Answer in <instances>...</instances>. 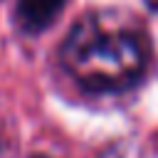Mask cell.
<instances>
[{
  "label": "cell",
  "mask_w": 158,
  "mask_h": 158,
  "mask_svg": "<svg viewBox=\"0 0 158 158\" xmlns=\"http://www.w3.org/2000/svg\"><path fill=\"white\" fill-rule=\"evenodd\" d=\"M59 59L84 89L123 91L143 77L148 42L143 32L118 12H89L67 32Z\"/></svg>",
  "instance_id": "6da1fadb"
},
{
  "label": "cell",
  "mask_w": 158,
  "mask_h": 158,
  "mask_svg": "<svg viewBox=\"0 0 158 158\" xmlns=\"http://www.w3.org/2000/svg\"><path fill=\"white\" fill-rule=\"evenodd\" d=\"M64 5H67V0H17L15 17H17V25L22 32L40 35L57 22Z\"/></svg>",
  "instance_id": "7a4b0ae2"
},
{
  "label": "cell",
  "mask_w": 158,
  "mask_h": 158,
  "mask_svg": "<svg viewBox=\"0 0 158 158\" xmlns=\"http://www.w3.org/2000/svg\"><path fill=\"white\" fill-rule=\"evenodd\" d=\"M146 2H148V5L153 7V10H158V0H146Z\"/></svg>",
  "instance_id": "3957f363"
},
{
  "label": "cell",
  "mask_w": 158,
  "mask_h": 158,
  "mask_svg": "<svg viewBox=\"0 0 158 158\" xmlns=\"http://www.w3.org/2000/svg\"><path fill=\"white\" fill-rule=\"evenodd\" d=\"M35 158H49V156H35Z\"/></svg>",
  "instance_id": "277c9868"
}]
</instances>
